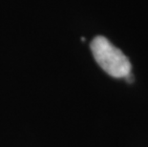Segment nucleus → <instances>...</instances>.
Instances as JSON below:
<instances>
[{"label": "nucleus", "instance_id": "f257e3e1", "mask_svg": "<svg viewBox=\"0 0 148 147\" xmlns=\"http://www.w3.org/2000/svg\"><path fill=\"white\" fill-rule=\"evenodd\" d=\"M91 50L97 64L111 77L123 79L131 73L128 57L104 36L95 37L91 42Z\"/></svg>", "mask_w": 148, "mask_h": 147}, {"label": "nucleus", "instance_id": "f03ea898", "mask_svg": "<svg viewBox=\"0 0 148 147\" xmlns=\"http://www.w3.org/2000/svg\"><path fill=\"white\" fill-rule=\"evenodd\" d=\"M123 79H126V80L128 81V82H130V83H131V82H133V81H134V77H133V75H132L131 73H129L126 77H123Z\"/></svg>", "mask_w": 148, "mask_h": 147}]
</instances>
